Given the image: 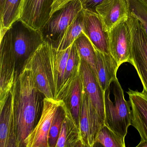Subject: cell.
Returning <instances> with one entry per match:
<instances>
[{"label": "cell", "instance_id": "obj_22", "mask_svg": "<svg viewBox=\"0 0 147 147\" xmlns=\"http://www.w3.org/2000/svg\"><path fill=\"white\" fill-rule=\"evenodd\" d=\"M84 33V15L82 10L69 27L63 39L57 49L59 50L66 49L71 46L76 40Z\"/></svg>", "mask_w": 147, "mask_h": 147}, {"label": "cell", "instance_id": "obj_2", "mask_svg": "<svg viewBox=\"0 0 147 147\" xmlns=\"http://www.w3.org/2000/svg\"><path fill=\"white\" fill-rule=\"evenodd\" d=\"M104 101L105 125L125 139L128 128L131 125V109L129 101L125 99L117 77L104 92Z\"/></svg>", "mask_w": 147, "mask_h": 147}, {"label": "cell", "instance_id": "obj_20", "mask_svg": "<svg viewBox=\"0 0 147 147\" xmlns=\"http://www.w3.org/2000/svg\"><path fill=\"white\" fill-rule=\"evenodd\" d=\"M23 1V0H6L2 10L0 11V39L11 26L20 19Z\"/></svg>", "mask_w": 147, "mask_h": 147}, {"label": "cell", "instance_id": "obj_3", "mask_svg": "<svg viewBox=\"0 0 147 147\" xmlns=\"http://www.w3.org/2000/svg\"><path fill=\"white\" fill-rule=\"evenodd\" d=\"M6 33L19 71L18 68L21 66L23 67L30 56L45 41L41 30L31 28L20 19L16 21Z\"/></svg>", "mask_w": 147, "mask_h": 147}, {"label": "cell", "instance_id": "obj_16", "mask_svg": "<svg viewBox=\"0 0 147 147\" xmlns=\"http://www.w3.org/2000/svg\"><path fill=\"white\" fill-rule=\"evenodd\" d=\"M81 75L84 87L90 98L94 107L101 120L105 123L104 92L100 86L92 70L88 63L82 59L81 67Z\"/></svg>", "mask_w": 147, "mask_h": 147}, {"label": "cell", "instance_id": "obj_17", "mask_svg": "<svg viewBox=\"0 0 147 147\" xmlns=\"http://www.w3.org/2000/svg\"><path fill=\"white\" fill-rule=\"evenodd\" d=\"M72 45L63 50H59L51 45L50 55L51 85L54 98L55 99L59 98Z\"/></svg>", "mask_w": 147, "mask_h": 147}, {"label": "cell", "instance_id": "obj_5", "mask_svg": "<svg viewBox=\"0 0 147 147\" xmlns=\"http://www.w3.org/2000/svg\"><path fill=\"white\" fill-rule=\"evenodd\" d=\"M82 9L80 0H74L54 13L41 30L45 41L57 49L69 27Z\"/></svg>", "mask_w": 147, "mask_h": 147}, {"label": "cell", "instance_id": "obj_14", "mask_svg": "<svg viewBox=\"0 0 147 147\" xmlns=\"http://www.w3.org/2000/svg\"><path fill=\"white\" fill-rule=\"evenodd\" d=\"M126 92L131 107V125L138 131L141 141L147 142V97L130 88Z\"/></svg>", "mask_w": 147, "mask_h": 147}, {"label": "cell", "instance_id": "obj_10", "mask_svg": "<svg viewBox=\"0 0 147 147\" xmlns=\"http://www.w3.org/2000/svg\"><path fill=\"white\" fill-rule=\"evenodd\" d=\"M108 34L109 53L119 66L129 62L131 50V39L129 26L124 20L113 26Z\"/></svg>", "mask_w": 147, "mask_h": 147}, {"label": "cell", "instance_id": "obj_6", "mask_svg": "<svg viewBox=\"0 0 147 147\" xmlns=\"http://www.w3.org/2000/svg\"><path fill=\"white\" fill-rule=\"evenodd\" d=\"M51 45L45 41L30 56L25 64L33 71L38 90L45 97L54 98L51 85L50 55Z\"/></svg>", "mask_w": 147, "mask_h": 147}, {"label": "cell", "instance_id": "obj_19", "mask_svg": "<svg viewBox=\"0 0 147 147\" xmlns=\"http://www.w3.org/2000/svg\"><path fill=\"white\" fill-rule=\"evenodd\" d=\"M98 80L101 89L105 92L111 82L117 78L119 66L109 53H105L94 48Z\"/></svg>", "mask_w": 147, "mask_h": 147}, {"label": "cell", "instance_id": "obj_27", "mask_svg": "<svg viewBox=\"0 0 147 147\" xmlns=\"http://www.w3.org/2000/svg\"><path fill=\"white\" fill-rule=\"evenodd\" d=\"M65 102L57 108L52 121L49 136V147H56L63 122L65 117Z\"/></svg>", "mask_w": 147, "mask_h": 147}, {"label": "cell", "instance_id": "obj_28", "mask_svg": "<svg viewBox=\"0 0 147 147\" xmlns=\"http://www.w3.org/2000/svg\"><path fill=\"white\" fill-rule=\"evenodd\" d=\"M67 123L65 117L63 122L56 147H66Z\"/></svg>", "mask_w": 147, "mask_h": 147}, {"label": "cell", "instance_id": "obj_12", "mask_svg": "<svg viewBox=\"0 0 147 147\" xmlns=\"http://www.w3.org/2000/svg\"><path fill=\"white\" fill-rule=\"evenodd\" d=\"M53 0H23L20 19L31 28L41 30L50 19Z\"/></svg>", "mask_w": 147, "mask_h": 147}, {"label": "cell", "instance_id": "obj_11", "mask_svg": "<svg viewBox=\"0 0 147 147\" xmlns=\"http://www.w3.org/2000/svg\"><path fill=\"white\" fill-rule=\"evenodd\" d=\"M15 84L5 104L0 106V147H17Z\"/></svg>", "mask_w": 147, "mask_h": 147}, {"label": "cell", "instance_id": "obj_24", "mask_svg": "<svg viewBox=\"0 0 147 147\" xmlns=\"http://www.w3.org/2000/svg\"><path fill=\"white\" fill-rule=\"evenodd\" d=\"M82 79L80 74L71 90V93L66 104L69 105V109L71 113L79 127L80 123V114L81 104L82 88Z\"/></svg>", "mask_w": 147, "mask_h": 147}, {"label": "cell", "instance_id": "obj_1", "mask_svg": "<svg viewBox=\"0 0 147 147\" xmlns=\"http://www.w3.org/2000/svg\"><path fill=\"white\" fill-rule=\"evenodd\" d=\"M42 94L37 86L32 69L25 64L15 84L17 147H24L25 139L37 124L43 106Z\"/></svg>", "mask_w": 147, "mask_h": 147}, {"label": "cell", "instance_id": "obj_30", "mask_svg": "<svg viewBox=\"0 0 147 147\" xmlns=\"http://www.w3.org/2000/svg\"><path fill=\"white\" fill-rule=\"evenodd\" d=\"M74 0H53L50 17L54 13L63 8L67 4Z\"/></svg>", "mask_w": 147, "mask_h": 147}, {"label": "cell", "instance_id": "obj_23", "mask_svg": "<svg viewBox=\"0 0 147 147\" xmlns=\"http://www.w3.org/2000/svg\"><path fill=\"white\" fill-rule=\"evenodd\" d=\"M64 108L67 123L66 147H82L79 126L66 103Z\"/></svg>", "mask_w": 147, "mask_h": 147}, {"label": "cell", "instance_id": "obj_26", "mask_svg": "<svg viewBox=\"0 0 147 147\" xmlns=\"http://www.w3.org/2000/svg\"><path fill=\"white\" fill-rule=\"evenodd\" d=\"M129 13L141 22L147 36V0H125Z\"/></svg>", "mask_w": 147, "mask_h": 147}, {"label": "cell", "instance_id": "obj_7", "mask_svg": "<svg viewBox=\"0 0 147 147\" xmlns=\"http://www.w3.org/2000/svg\"><path fill=\"white\" fill-rule=\"evenodd\" d=\"M105 124L94 107L82 83L79 123L82 147L94 146L97 135Z\"/></svg>", "mask_w": 147, "mask_h": 147}, {"label": "cell", "instance_id": "obj_25", "mask_svg": "<svg viewBox=\"0 0 147 147\" xmlns=\"http://www.w3.org/2000/svg\"><path fill=\"white\" fill-rule=\"evenodd\" d=\"M96 143L105 147H125L124 138L113 132L105 124L97 135L95 144Z\"/></svg>", "mask_w": 147, "mask_h": 147}, {"label": "cell", "instance_id": "obj_29", "mask_svg": "<svg viewBox=\"0 0 147 147\" xmlns=\"http://www.w3.org/2000/svg\"><path fill=\"white\" fill-rule=\"evenodd\" d=\"M104 0H80L82 8L96 12V7Z\"/></svg>", "mask_w": 147, "mask_h": 147}, {"label": "cell", "instance_id": "obj_8", "mask_svg": "<svg viewBox=\"0 0 147 147\" xmlns=\"http://www.w3.org/2000/svg\"><path fill=\"white\" fill-rule=\"evenodd\" d=\"M64 101L45 97L39 120L24 140V147H49V136L56 111Z\"/></svg>", "mask_w": 147, "mask_h": 147}, {"label": "cell", "instance_id": "obj_9", "mask_svg": "<svg viewBox=\"0 0 147 147\" xmlns=\"http://www.w3.org/2000/svg\"><path fill=\"white\" fill-rule=\"evenodd\" d=\"M1 40L0 106L6 102L19 73L8 36L6 33Z\"/></svg>", "mask_w": 147, "mask_h": 147}, {"label": "cell", "instance_id": "obj_18", "mask_svg": "<svg viewBox=\"0 0 147 147\" xmlns=\"http://www.w3.org/2000/svg\"><path fill=\"white\" fill-rule=\"evenodd\" d=\"M82 61L74 42L71 47L58 99L62 100L65 103L67 101L74 83L80 74Z\"/></svg>", "mask_w": 147, "mask_h": 147}, {"label": "cell", "instance_id": "obj_13", "mask_svg": "<svg viewBox=\"0 0 147 147\" xmlns=\"http://www.w3.org/2000/svg\"><path fill=\"white\" fill-rule=\"evenodd\" d=\"M95 11L106 32L119 22L126 20L129 13L125 0H104L96 7Z\"/></svg>", "mask_w": 147, "mask_h": 147}, {"label": "cell", "instance_id": "obj_4", "mask_svg": "<svg viewBox=\"0 0 147 147\" xmlns=\"http://www.w3.org/2000/svg\"><path fill=\"white\" fill-rule=\"evenodd\" d=\"M126 22L131 39V55L128 63L136 70L143 87L142 92L147 97V36L141 22L132 14L129 13Z\"/></svg>", "mask_w": 147, "mask_h": 147}, {"label": "cell", "instance_id": "obj_15", "mask_svg": "<svg viewBox=\"0 0 147 147\" xmlns=\"http://www.w3.org/2000/svg\"><path fill=\"white\" fill-rule=\"evenodd\" d=\"M82 11L84 34L89 38L94 48L102 52L109 53L108 34L103 29L99 16L95 12L84 9H82Z\"/></svg>", "mask_w": 147, "mask_h": 147}, {"label": "cell", "instance_id": "obj_31", "mask_svg": "<svg viewBox=\"0 0 147 147\" xmlns=\"http://www.w3.org/2000/svg\"><path fill=\"white\" fill-rule=\"evenodd\" d=\"M137 147H147V142L144 141H141L138 144V145H137Z\"/></svg>", "mask_w": 147, "mask_h": 147}, {"label": "cell", "instance_id": "obj_21", "mask_svg": "<svg viewBox=\"0 0 147 147\" xmlns=\"http://www.w3.org/2000/svg\"><path fill=\"white\" fill-rule=\"evenodd\" d=\"M75 43L82 59L89 65L98 80L96 66V55L92 44L84 33L78 38Z\"/></svg>", "mask_w": 147, "mask_h": 147}]
</instances>
